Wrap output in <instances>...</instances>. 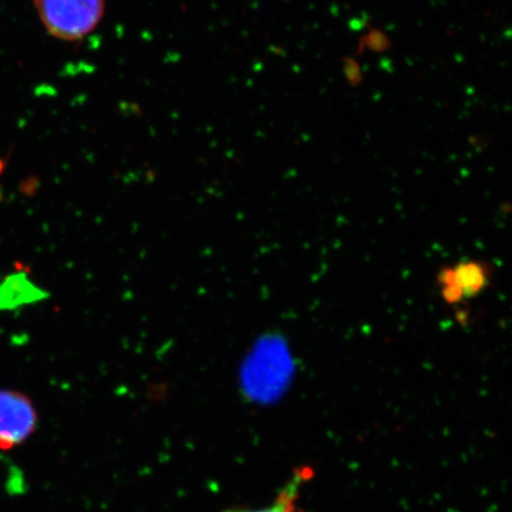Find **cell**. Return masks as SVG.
<instances>
[{
	"label": "cell",
	"instance_id": "obj_1",
	"mask_svg": "<svg viewBox=\"0 0 512 512\" xmlns=\"http://www.w3.org/2000/svg\"><path fill=\"white\" fill-rule=\"evenodd\" d=\"M44 27L62 40H79L100 22L104 0H35Z\"/></svg>",
	"mask_w": 512,
	"mask_h": 512
},
{
	"label": "cell",
	"instance_id": "obj_2",
	"mask_svg": "<svg viewBox=\"0 0 512 512\" xmlns=\"http://www.w3.org/2000/svg\"><path fill=\"white\" fill-rule=\"evenodd\" d=\"M37 425V414L27 396L15 390H0V450L24 443Z\"/></svg>",
	"mask_w": 512,
	"mask_h": 512
},
{
	"label": "cell",
	"instance_id": "obj_3",
	"mask_svg": "<svg viewBox=\"0 0 512 512\" xmlns=\"http://www.w3.org/2000/svg\"><path fill=\"white\" fill-rule=\"evenodd\" d=\"M491 268L478 260H466L445 267L438 275L441 296L450 305H457L478 296L489 286Z\"/></svg>",
	"mask_w": 512,
	"mask_h": 512
},
{
	"label": "cell",
	"instance_id": "obj_4",
	"mask_svg": "<svg viewBox=\"0 0 512 512\" xmlns=\"http://www.w3.org/2000/svg\"><path fill=\"white\" fill-rule=\"evenodd\" d=\"M47 293L32 283L27 274H14L0 285V309L15 310L17 307L40 302Z\"/></svg>",
	"mask_w": 512,
	"mask_h": 512
},
{
	"label": "cell",
	"instance_id": "obj_5",
	"mask_svg": "<svg viewBox=\"0 0 512 512\" xmlns=\"http://www.w3.org/2000/svg\"><path fill=\"white\" fill-rule=\"evenodd\" d=\"M310 476L311 472L306 469L297 471L296 475H294L290 482L286 484L285 488L281 490L270 508L254 512H296L300 486H302L305 480Z\"/></svg>",
	"mask_w": 512,
	"mask_h": 512
},
{
	"label": "cell",
	"instance_id": "obj_6",
	"mask_svg": "<svg viewBox=\"0 0 512 512\" xmlns=\"http://www.w3.org/2000/svg\"><path fill=\"white\" fill-rule=\"evenodd\" d=\"M390 48V42L386 34L383 31L373 29L368 35L364 36L360 43V53H363L364 49L374 51V53H383Z\"/></svg>",
	"mask_w": 512,
	"mask_h": 512
},
{
	"label": "cell",
	"instance_id": "obj_7",
	"mask_svg": "<svg viewBox=\"0 0 512 512\" xmlns=\"http://www.w3.org/2000/svg\"><path fill=\"white\" fill-rule=\"evenodd\" d=\"M344 74L351 86L361 85L363 81L362 70L356 60L350 59V57L344 59Z\"/></svg>",
	"mask_w": 512,
	"mask_h": 512
},
{
	"label": "cell",
	"instance_id": "obj_8",
	"mask_svg": "<svg viewBox=\"0 0 512 512\" xmlns=\"http://www.w3.org/2000/svg\"><path fill=\"white\" fill-rule=\"evenodd\" d=\"M364 25H366V22H364L363 19L354 18L350 21V28L352 30H361Z\"/></svg>",
	"mask_w": 512,
	"mask_h": 512
},
{
	"label": "cell",
	"instance_id": "obj_9",
	"mask_svg": "<svg viewBox=\"0 0 512 512\" xmlns=\"http://www.w3.org/2000/svg\"><path fill=\"white\" fill-rule=\"evenodd\" d=\"M227 512H247V511L235 510V511H227Z\"/></svg>",
	"mask_w": 512,
	"mask_h": 512
}]
</instances>
